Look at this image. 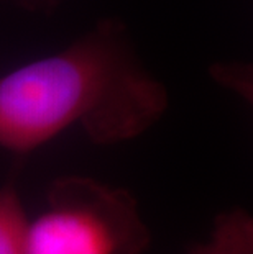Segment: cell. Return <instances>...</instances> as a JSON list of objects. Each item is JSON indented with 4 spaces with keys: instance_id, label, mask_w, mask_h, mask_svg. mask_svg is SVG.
<instances>
[{
    "instance_id": "2",
    "label": "cell",
    "mask_w": 253,
    "mask_h": 254,
    "mask_svg": "<svg viewBox=\"0 0 253 254\" xmlns=\"http://www.w3.org/2000/svg\"><path fill=\"white\" fill-rule=\"evenodd\" d=\"M150 245L137 198L84 176L53 181L45 210L25 228V254H143Z\"/></svg>"
},
{
    "instance_id": "5",
    "label": "cell",
    "mask_w": 253,
    "mask_h": 254,
    "mask_svg": "<svg viewBox=\"0 0 253 254\" xmlns=\"http://www.w3.org/2000/svg\"><path fill=\"white\" fill-rule=\"evenodd\" d=\"M211 74L219 80V84L235 90L240 95H252V71L247 64H217L211 69Z\"/></svg>"
},
{
    "instance_id": "3",
    "label": "cell",
    "mask_w": 253,
    "mask_h": 254,
    "mask_svg": "<svg viewBox=\"0 0 253 254\" xmlns=\"http://www.w3.org/2000/svg\"><path fill=\"white\" fill-rule=\"evenodd\" d=\"M187 254H253L252 215L244 208L219 213L207 240L192 245Z\"/></svg>"
},
{
    "instance_id": "6",
    "label": "cell",
    "mask_w": 253,
    "mask_h": 254,
    "mask_svg": "<svg viewBox=\"0 0 253 254\" xmlns=\"http://www.w3.org/2000/svg\"><path fill=\"white\" fill-rule=\"evenodd\" d=\"M12 3H17L18 7L30 10V12H43L51 13L59 0H10Z\"/></svg>"
},
{
    "instance_id": "4",
    "label": "cell",
    "mask_w": 253,
    "mask_h": 254,
    "mask_svg": "<svg viewBox=\"0 0 253 254\" xmlns=\"http://www.w3.org/2000/svg\"><path fill=\"white\" fill-rule=\"evenodd\" d=\"M28 217L13 181L0 187V254H25Z\"/></svg>"
},
{
    "instance_id": "1",
    "label": "cell",
    "mask_w": 253,
    "mask_h": 254,
    "mask_svg": "<svg viewBox=\"0 0 253 254\" xmlns=\"http://www.w3.org/2000/svg\"><path fill=\"white\" fill-rule=\"evenodd\" d=\"M168 105L125 23L104 18L59 53L0 77V148L23 156L73 127L95 144L123 143L155 127Z\"/></svg>"
}]
</instances>
